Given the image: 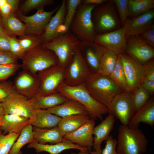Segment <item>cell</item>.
Listing matches in <instances>:
<instances>
[{
	"instance_id": "cell-44",
	"label": "cell",
	"mask_w": 154,
	"mask_h": 154,
	"mask_svg": "<svg viewBox=\"0 0 154 154\" xmlns=\"http://www.w3.org/2000/svg\"><path fill=\"white\" fill-rule=\"evenodd\" d=\"M9 37L11 43L10 52L18 59H22L24 56L26 52L22 47L18 38H16V37Z\"/></svg>"
},
{
	"instance_id": "cell-48",
	"label": "cell",
	"mask_w": 154,
	"mask_h": 154,
	"mask_svg": "<svg viewBox=\"0 0 154 154\" xmlns=\"http://www.w3.org/2000/svg\"><path fill=\"white\" fill-rule=\"evenodd\" d=\"M11 43L9 36L6 35L0 36V50L11 51Z\"/></svg>"
},
{
	"instance_id": "cell-41",
	"label": "cell",
	"mask_w": 154,
	"mask_h": 154,
	"mask_svg": "<svg viewBox=\"0 0 154 154\" xmlns=\"http://www.w3.org/2000/svg\"><path fill=\"white\" fill-rule=\"evenodd\" d=\"M104 148L97 150H94L90 152V154H119L117 151V140L110 135L106 141Z\"/></svg>"
},
{
	"instance_id": "cell-9",
	"label": "cell",
	"mask_w": 154,
	"mask_h": 154,
	"mask_svg": "<svg viewBox=\"0 0 154 154\" xmlns=\"http://www.w3.org/2000/svg\"><path fill=\"white\" fill-rule=\"evenodd\" d=\"M92 73L78 46L71 60L65 67L64 82L70 86L80 85L84 84Z\"/></svg>"
},
{
	"instance_id": "cell-2",
	"label": "cell",
	"mask_w": 154,
	"mask_h": 154,
	"mask_svg": "<svg viewBox=\"0 0 154 154\" xmlns=\"http://www.w3.org/2000/svg\"><path fill=\"white\" fill-rule=\"evenodd\" d=\"M84 84L91 95L110 109L114 97L123 92L108 76L92 73Z\"/></svg>"
},
{
	"instance_id": "cell-45",
	"label": "cell",
	"mask_w": 154,
	"mask_h": 154,
	"mask_svg": "<svg viewBox=\"0 0 154 154\" xmlns=\"http://www.w3.org/2000/svg\"><path fill=\"white\" fill-rule=\"evenodd\" d=\"M137 36L148 45L154 48V24Z\"/></svg>"
},
{
	"instance_id": "cell-24",
	"label": "cell",
	"mask_w": 154,
	"mask_h": 154,
	"mask_svg": "<svg viewBox=\"0 0 154 154\" xmlns=\"http://www.w3.org/2000/svg\"><path fill=\"white\" fill-rule=\"evenodd\" d=\"M141 123L153 127L154 125V100L153 98L140 109L136 111L127 126L133 128H139Z\"/></svg>"
},
{
	"instance_id": "cell-8",
	"label": "cell",
	"mask_w": 154,
	"mask_h": 154,
	"mask_svg": "<svg viewBox=\"0 0 154 154\" xmlns=\"http://www.w3.org/2000/svg\"><path fill=\"white\" fill-rule=\"evenodd\" d=\"M39 86L35 96H43L58 92L60 86L64 82L65 68L59 64L38 72Z\"/></svg>"
},
{
	"instance_id": "cell-23",
	"label": "cell",
	"mask_w": 154,
	"mask_h": 154,
	"mask_svg": "<svg viewBox=\"0 0 154 154\" xmlns=\"http://www.w3.org/2000/svg\"><path fill=\"white\" fill-rule=\"evenodd\" d=\"M28 147L34 148L38 152L45 151L50 154H59L64 150L71 149L83 151H91V148L81 147L66 139L62 142L52 144H42L33 142L29 143Z\"/></svg>"
},
{
	"instance_id": "cell-5",
	"label": "cell",
	"mask_w": 154,
	"mask_h": 154,
	"mask_svg": "<svg viewBox=\"0 0 154 154\" xmlns=\"http://www.w3.org/2000/svg\"><path fill=\"white\" fill-rule=\"evenodd\" d=\"M97 5L81 4L78 7L69 30L80 41L94 42L96 36L92 18L93 10Z\"/></svg>"
},
{
	"instance_id": "cell-42",
	"label": "cell",
	"mask_w": 154,
	"mask_h": 154,
	"mask_svg": "<svg viewBox=\"0 0 154 154\" xmlns=\"http://www.w3.org/2000/svg\"><path fill=\"white\" fill-rule=\"evenodd\" d=\"M21 67L17 63L0 64V81H5Z\"/></svg>"
},
{
	"instance_id": "cell-7",
	"label": "cell",
	"mask_w": 154,
	"mask_h": 154,
	"mask_svg": "<svg viewBox=\"0 0 154 154\" xmlns=\"http://www.w3.org/2000/svg\"><path fill=\"white\" fill-rule=\"evenodd\" d=\"M21 60V67L35 75L58 64V59L54 53L44 48L42 45L26 52Z\"/></svg>"
},
{
	"instance_id": "cell-32",
	"label": "cell",
	"mask_w": 154,
	"mask_h": 154,
	"mask_svg": "<svg viewBox=\"0 0 154 154\" xmlns=\"http://www.w3.org/2000/svg\"><path fill=\"white\" fill-rule=\"evenodd\" d=\"M33 126L29 125L22 130L9 154H20L21 149L24 145L33 142Z\"/></svg>"
},
{
	"instance_id": "cell-17",
	"label": "cell",
	"mask_w": 154,
	"mask_h": 154,
	"mask_svg": "<svg viewBox=\"0 0 154 154\" xmlns=\"http://www.w3.org/2000/svg\"><path fill=\"white\" fill-rule=\"evenodd\" d=\"M2 104L5 114H15L30 119L34 111L29 100L14 90Z\"/></svg>"
},
{
	"instance_id": "cell-51",
	"label": "cell",
	"mask_w": 154,
	"mask_h": 154,
	"mask_svg": "<svg viewBox=\"0 0 154 154\" xmlns=\"http://www.w3.org/2000/svg\"><path fill=\"white\" fill-rule=\"evenodd\" d=\"M10 5L13 13L15 14L17 13L19 9L20 1L19 0H6Z\"/></svg>"
},
{
	"instance_id": "cell-1",
	"label": "cell",
	"mask_w": 154,
	"mask_h": 154,
	"mask_svg": "<svg viewBox=\"0 0 154 154\" xmlns=\"http://www.w3.org/2000/svg\"><path fill=\"white\" fill-rule=\"evenodd\" d=\"M58 92L68 99L74 100L86 109L90 118L103 120V115L108 113V108L94 99L90 94L84 83L76 86L68 85L64 82L58 87Z\"/></svg>"
},
{
	"instance_id": "cell-35",
	"label": "cell",
	"mask_w": 154,
	"mask_h": 154,
	"mask_svg": "<svg viewBox=\"0 0 154 154\" xmlns=\"http://www.w3.org/2000/svg\"><path fill=\"white\" fill-rule=\"evenodd\" d=\"M52 0H27L21 6L19 13L25 15L34 9H43L46 6L52 4Z\"/></svg>"
},
{
	"instance_id": "cell-22",
	"label": "cell",
	"mask_w": 154,
	"mask_h": 154,
	"mask_svg": "<svg viewBox=\"0 0 154 154\" xmlns=\"http://www.w3.org/2000/svg\"><path fill=\"white\" fill-rule=\"evenodd\" d=\"M116 118L111 114H109L97 126L94 127L93 132V143L92 147L94 150L101 149V145L109 138L113 130Z\"/></svg>"
},
{
	"instance_id": "cell-57",
	"label": "cell",
	"mask_w": 154,
	"mask_h": 154,
	"mask_svg": "<svg viewBox=\"0 0 154 154\" xmlns=\"http://www.w3.org/2000/svg\"><path fill=\"white\" fill-rule=\"evenodd\" d=\"M1 117H0V133H1L0 130H1Z\"/></svg>"
},
{
	"instance_id": "cell-19",
	"label": "cell",
	"mask_w": 154,
	"mask_h": 154,
	"mask_svg": "<svg viewBox=\"0 0 154 154\" xmlns=\"http://www.w3.org/2000/svg\"><path fill=\"white\" fill-rule=\"evenodd\" d=\"M154 9L132 18H129L124 25L126 39L137 36L149 28L153 23Z\"/></svg>"
},
{
	"instance_id": "cell-31",
	"label": "cell",
	"mask_w": 154,
	"mask_h": 154,
	"mask_svg": "<svg viewBox=\"0 0 154 154\" xmlns=\"http://www.w3.org/2000/svg\"><path fill=\"white\" fill-rule=\"evenodd\" d=\"M129 18H132L153 9L154 0H128Z\"/></svg>"
},
{
	"instance_id": "cell-26",
	"label": "cell",
	"mask_w": 154,
	"mask_h": 154,
	"mask_svg": "<svg viewBox=\"0 0 154 154\" xmlns=\"http://www.w3.org/2000/svg\"><path fill=\"white\" fill-rule=\"evenodd\" d=\"M47 110L51 113L61 117L76 115H89L87 110L82 104L71 99L68 98L62 104Z\"/></svg>"
},
{
	"instance_id": "cell-34",
	"label": "cell",
	"mask_w": 154,
	"mask_h": 154,
	"mask_svg": "<svg viewBox=\"0 0 154 154\" xmlns=\"http://www.w3.org/2000/svg\"><path fill=\"white\" fill-rule=\"evenodd\" d=\"M109 77L122 91L128 92L126 78L120 58L118 55L115 66Z\"/></svg>"
},
{
	"instance_id": "cell-36",
	"label": "cell",
	"mask_w": 154,
	"mask_h": 154,
	"mask_svg": "<svg viewBox=\"0 0 154 154\" xmlns=\"http://www.w3.org/2000/svg\"><path fill=\"white\" fill-rule=\"evenodd\" d=\"M18 39L26 53L42 44L40 36L24 34Z\"/></svg>"
},
{
	"instance_id": "cell-30",
	"label": "cell",
	"mask_w": 154,
	"mask_h": 154,
	"mask_svg": "<svg viewBox=\"0 0 154 154\" xmlns=\"http://www.w3.org/2000/svg\"><path fill=\"white\" fill-rule=\"evenodd\" d=\"M2 20L5 34L7 35L16 37L24 35L25 25L15 14L12 13L7 16L2 17Z\"/></svg>"
},
{
	"instance_id": "cell-15",
	"label": "cell",
	"mask_w": 154,
	"mask_h": 154,
	"mask_svg": "<svg viewBox=\"0 0 154 154\" xmlns=\"http://www.w3.org/2000/svg\"><path fill=\"white\" fill-rule=\"evenodd\" d=\"M39 84L37 74L23 69L15 78L13 88L17 93L30 100L36 95Z\"/></svg>"
},
{
	"instance_id": "cell-25",
	"label": "cell",
	"mask_w": 154,
	"mask_h": 154,
	"mask_svg": "<svg viewBox=\"0 0 154 154\" xmlns=\"http://www.w3.org/2000/svg\"><path fill=\"white\" fill-rule=\"evenodd\" d=\"M61 118L47 110H35L29 119L30 124L38 128H50L57 126Z\"/></svg>"
},
{
	"instance_id": "cell-47",
	"label": "cell",
	"mask_w": 154,
	"mask_h": 154,
	"mask_svg": "<svg viewBox=\"0 0 154 154\" xmlns=\"http://www.w3.org/2000/svg\"><path fill=\"white\" fill-rule=\"evenodd\" d=\"M143 65L144 70V78L143 81L154 80V58L151 59Z\"/></svg>"
},
{
	"instance_id": "cell-40",
	"label": "cell",
	"mask_w": 154,
	"mask_h": 154,
	"mask_svg": "<svg viewBox=\"0 0 154 154\" xmlns=\"http://www.w3.org/2000/svg\"><path fill=\"white\" fill-rule=\"evenodd\" d=\"M113 0L116 6L123 27L129 19L128 0Z\"/></svg>"
},
{
	"instance_id": "cell-6",
	"label": "cell",
	"mask_w": 154,
	"mask_h": 154,
	"mask_svg": "<svg viewBox=\"0 0 154 154\" xmlns=\"http://www.w3.org/2000/svg\"><path fill=\"white\" fill-rule=\"evenodd\" d=\"M80 42L69 30L62 32L51 41L42 44V46L53 52L58 58V64L65 68L71 60Z\"/></svg>"
},
{
	"instance_id": "cell-55",
	"label": "cell",
	"mask_w": 154,
	"mask_h": 154,
	"mask_svg": "<svg viewBox=\"0 0 154 154\" xmlns=\"http://www.w3.org/2000/svg\"><path fill=\"white\" fill-rule=\"evenodd\" d=\"M90 152L88 151H80L78 153H72L70 154H90Z\"/></svg>"
},
{
	"instance_id": "cell-28",
	"label": "cell",
	"mask_w": 154,
	"mask_h": 154,
	"mask_svg": "<svg viewBox=\"0 0 154 154\" xmlns=\"http://www.w3.org/2000/svg\"><path fill=\"white\" fill-rule=\"evenodd\" d=\"M68 99L57 92L45 96H35L29 100L34 110H48L62 104Z\"/></svg>"
},
{
	"instance_id": "cell-49",
	"label": "cell",
	"mask_w": 154,
	"mask_h": 154,
	"mask_svg": "<svg viewBox=\"0 0 154 154\" xmlns=\"http://www.w3.org/2000/svg\"><path fill=\"white\" fill-rule=\"evenodd\" d=\"M141 86L149 94L153 95L154 93V80L143 81Z\"/></svg>"
},
{
	"instance_id": "cell-11",
	"label": "cell",
	"mask_w": 154,
	"mask_h": 154,
	"mask_svg": "<svg viewBox=\"0 0 154 154\" xmlns=\"http://www.w3.org/2000/svg\"><path fill=\"white\" fill-rule=\"evenodd\" d=\"M119 55L126 78L128 92L131 93L141 86L144 78L143 65L124 53Z\"/></svg>"
},
{
	"instance_id": "cell-14",
	"label": "cell",
	"mask_w": 154,
	"mask_h": 154,
	"mask_svg": "<svg viewBox=\"0 0 154 154\" xmlns=\"http://www.w3.org/2000/svg\"><path fill=\"white\" fill-rule=\"evenodd\" d=\"M124 53L142 65L154 57V48L137 36L127 38Z\"/></svg>"
},
{
	"instance_id": "cell-37",
	"label": "cell",
	"mask_w": 154,
	"mask_h": 154,
	"mask_svg": "<svg viewBox=\"0 0 154 154\" xmlns=\"http://www.w3.org/2000/svg\"><path fill=\"white\" fill-rule=\"evenodd\" d=\"M83 0H67L66 2V11L63 26L64 32L69 31L71 23L77 9L82 3Z\"/></svg>"
},
{
	"instance_id": "cell-3",
	"label": "cell",
	"mask_w": 154,
	"mask_h": 154,
	"mask_svg": "<svg viewBox=\"0 0 154 154\" xmlns=\"http://www.w3.org/2000/svg\"><path fill=\"white\" fill-rule=\"evenodd\" d=\"M117 151L119 154H143L148 140L142 131L121 124L119 127Z\"/></svg>"
},
{
	"instance_id": "cell-50",
	"label": "cell",
	"mask_w": 154,
	"mask_h": 154,
	"mask_svg": "<svg viewBox=\"0 0 154 154\" xmlns=\"http://www.w3.org/2000/svg\"><path fill=\"white\" fill-rule=\"evenodd\" d=\"M0 13L2 17L7 16L13 13L10 5L7 2L5 5L0 8Z\"/></svg>"
},
{
	"instance_id": "cell-16",
	"label": "cell",
	"mask_w": 154,
	"mask_h": 154,
	"mask_svg": "<svg viewBox=\"0 0 154 154\" xmlns=\"http://www.w3.org/2000/svg\"><path fill=\"white\" fill-rule=\"evenodd\" d=\"M81 53L92 73H98L100 62L107 50L94 42H81L79 46Z\"/></svg>"
},
{
	"instance_id": "cell-13",
	"label": "cell",
	"mask_w": 154,
	"mask_h": 154,
	"mask_svg": "<svg viewBox=\"0 0 154 154\" xmlns=\"http://www.w3.org/2000/svg\"><path fill=\"white\" fill-rule=\"evenodd\" d=\"M94 42L117 55L124 53L127 39L124 26L114 31L96 35Z\"/></svg>"
},
{
	"instance_id": "cell-29",
	"label": "cell",
	"mask_w": 154,
	"mask_h": 154,
	"mask_svg": "<svg viewBox=\"0 0 154 154\" xmlns=\"http://www.w3.org/2000/svg\"><path fill=\"white\" fill-rule=\"evenodd\" d=\"M90 118L87 115H76L61 117L57 127L63 136L75 131Z\"/></svg>"
},
{
	"instance_id": "cell-27",
	"label": "cell",
	"mask_w": 154,
	"mask_h": 154,
	"mask_svg": "<svg viewBox=\"0 0 154 154\" xmlns=\"http://www.w3.org/2000/svg\"><path fill=\"white\" fill-rule=\"evenodd\" d=\"M33 142L40 144H52L65 140L57 126L50 128L33 127Z\"/></svg>"
},
{
	"instance_id": "cell-53",
	"label": "cell",
	"mask_w": 154,
	"mask_h": 154,
	"mask_svg": "<svg viewBox=\"0 0 154 154\" xmlns=\"http://www.w3.org/2000/svg\"><path fill=\"white\" fill-rule=\"evenodd\" d=\"M6 35L3 22L2 17L0 13V36Z\"/></svg>"
},
{
	"instance_id": "cell-21",
	"label": "cell",
	"mask_w": 154,
	"mask_h": 154,
	"mask_svg": "<svg viewBox=\"0 0 154 154\" xmlns=\"http://www.w3.org/2000/svg\"><path fill=\"white\" fill-rule=\"evenodd\" d=\"M1 129L3 134L20 133L30 124L29 119L15 114H5L1 117Z\"/></svg>"
},
{
	"instance_id": "cell-4",
	"label": "cell",
	"mask_w": 154,
	"mask_h": 154,
	"mask_svg": "<svg viewBox=\"0 0 154 154\" xmlns=\"http://www.w3.org/2000/svg\"><path fill=\"white\" fill-rule=\"evenodd\" d=\"M92 18L96 35L119 29L122 25L113 0H108L93 10Z\"/></svg>"
},
{
	"instance_id": "cell-56",
	"label": "cell",
	"mask_w": 154,
	"mask_h": 154,
	"mask_svg": "<svg viewBox=\"0 0 154 154\" xmlns=\"http://www.w3.org/2000/svg\"><path fill=\"white\" fill-rule=\"evenodd\" d=\"M7 3L6 0H0V8L5 5Z\"/></svg>"
},
{
	"instance_id": "cell-18",
	"label": "cell",
	"mask_w": 154,
	"mask_h": 154,
	"mask_svg": "<svg viewBox=\"0 0 154 154\" xmlns=\"http://www.w3.org/2000/svg\"><path fill=\"white\" fill-rule=\"evenodd\" d=\"M95 125V120L90 118L77 130L64 135V138L81 147L91 149L93 145V132Z\"/></svg>"
},
{
	"instance_id": "cell-20",
	"label": "cell",
	"mask_w": 154,
	"mask_h": 154,
	"mask_svg": "<svg viewBox=\"0 0 154 154\" xmlns=\"http://www.w3.org/2000/svg\"><path fill=\"white\" fill-rule=\"evenodd\" d=\"M66 11V0H63L56 14L51 17L40 36L42 44L51 41L61 33L59 32V29L62 25H63Z\"/></svg>"
},
{
	"instance_id": "cell-52",
	"label": "cell",
	"mask_w": 154,
	"mask_h": 154,
	"mask_svg": "<svg viewBox=\"0 0 154 154\" xmlns=\"http://www.w3.org/2000/svg\"><path fill=\"white\" fill-rule=\"evenodd\" d=\"M108 0H83L82 3L85 5L93 4L96 5H101Z\"/></svg>"
},
{
	"instance_id": "cell-12",
	"label": "cell",
	"mask_w": 154,
	"mask_h": 154,
	"mask_svg": "<svg viewBox=\"0 0 154 154\" xmlns=\"http://www.w3.org/2000/svg\"><path fill=\"white\" fill-rule=\"evenodd\" d=\"M60 6V5L53 10L49 12L46 11L43 9L38 10L35 14L29 16L19 13L20 19L25 23V25L24 34L40 36L52 15L56 12Z\"/></svg>"
},
{
	"instance_id": "cell-10",
	"label": "cell",
	"mask_w": 154,
	"mask_h": 154,
	"mask_svg": "<svg viewBox=\"0 0 154 154\" xmlns=\"http://www.w3.org/2000/svg\"><path fill=\"white\" fill-rule=\"evenodd\" d=\"M136 112L131 93L123 91L113 99L108 113L119 120L121 124L127 125Z\"/></svg>"
},
{
	"instance_id": "cell-54",
	"label": "cell",
	"mask_w": 154,
	"mask_h": 154,
	"mask_svg": "<svg viewBox=\"0 0 154 154\" xmlns=\"http://www.w3.org/2000/svg\"><path fill=\"white\" fill-rule=\"evenodd\" d=\"M5 114V110L2 103L0 102V117Z\"/></svg>"
},
{
	"instance_id": "cell-33",
	"label": "cell",
	"mask_w": 154,
	"mask_h": 154,
	"mask_svg": "<svg viewBox=\"0 0 154 154\" xmlns=\"http://www.w3.org/2000/svg\"><path fill=\"white\" fill-rule=\"evenodd\" d=\"M118 56L116 53L107 50L101 59L100 71L98 73L109 76L115 66Z\"/></svg>"
},
{
	"instance_id": "cell-38",
	"label": "cell",
	"mask_w": 154,
	"mask_h": 154,
	"mask_svg": "<svg viewBox=\"0 0 154 154\" xmlns=\"http://www.w3.org/2000/svg\"><path fill=\"white\" fill-rule=\"evenodd\" d=\"M131 95L136 111L144 106L149 99L150 95L141 86L138 87L131 93Z\"/></svg>"
},
{
	"instance_id": "cell-39",
	"label": "cell",
	"mask_w": 154,
	"mask_h": 154,
	"mask_svg": "<svg viewBox=\"0 0 154 154\" xmlns=\"http://www.w3.org/2000/svg\"><path fill=\"white\" fill-rule=\"evenodd\" d=\"M20 133L4 134L0 133V154H9Z\"/></svg>"
},
{
	"instance_id": "cell-46",
	"label": "cell",
	"mask_w": 154,
	"mask_h": 154,
	"mask_svg": "<svg viewBox=\"0 0 154 154\" xmlns=\"http://www.w3.org/2000/svg\"><path fill=\"white\" fill-rule=\"evenodd\" d=\"M18 59L11 52L0 50V64L16 63Z\"/></svg>"
},
{
	"instance_id": "cell-43",
	"label": "cell",
	"mask_w": 154,
	"mask_h": 154,
	"mask_svg": "<svg viewBox=\"0 0 154 154\" xmlns=\"http://www.w3.org/2000/svg\"><path fill=\"white\" fill-rule=\"evenodd\" d=\"M14 91L13 83L6 80L0 81V102L5 101Z\"/></svg>"
}]
</instances>
